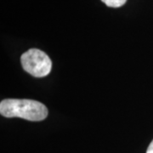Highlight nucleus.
Here are the masks:
<instances>
[{
  "label": "nucleus",
  "instance_id": "f257e3e1",
  "mask_svg": "<svg viewBox=\"0 0 153 153\" xmlns=\"http://www.w3.org/2000/svg\"><path fill=\"white\" fill-rule=\"evenodd\" d=\"M0 113L4 117H21L38 122L47 117L48 109L43 103L33 100L5 99L0 103Z\"/></svg>",
  "mask_w": 153,
  "mask_h": 153
},
{
  "label": "nucleus",
  "instance_id": "f03ea898",
  "mask_svg": "<svg viewBox=\"0 0 153 153\" xmlns=\"http://www.w3.org/2000/svg\"><path fill=\"white\" fill-rule=\"evenodd\" d=\"M24 71L35 77H44L49 75L52 68V61L49 55L38 49H30L21 57Z\"/></svg>",
  "mask_w": 153,
  "mask_h": 153
},
{
  "label": "nucleus",
  "instance_id": "7ed1b4c3",
  "mask_svg": "<svg viewBox=\"0 0 153 153\" xmlns=\"http://www.w3.org/2000/svg\"><path fill=\"white\" fill-rule=\"evenodd\" d=\"M105 5L111 8H119L125 4L127 0H101Z\"/></svg>",
  "mask_w": 153,
  "mask_h": 153
},
{
  "label": "nucleus",
  "instance_id": "20e7f679",
  "mask_svg": "<svg viewBox=\"0 0 153 153\" xmlns=\"http://www.w3.org/2000/svg\"><path fill=\"white\" fill-rule=\"evenodd\" d=\"M146 153H153V140L151 142L150 146H148L147 151H146Z\"/></svg>",
  "mask_w": 153,
  "mask_h": 153
}]
</instances>
